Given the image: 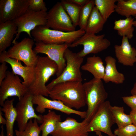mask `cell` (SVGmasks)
Here are the masks:
<instances>
[{"label":"cell","mask_w":136,"mask_h":136,"mask_svg":"<svg viewBox=\"0 0 136 136\" xmlns=\"http://www.w3.org/2000/svg\"><path fill=\"white\" fill-rule=\"evenodd\" d=\"M49 96L52 100L60 101L72 109L78 110L86 105L82 81H66L57 84L49 91Z\"/></svg>","instance_id":"cell-1"},{"label":"cell","mask_w":136,"mask_h":136,"mask_svg":"<svg viewBox=\"0 0 136 136\" xmlns=\"http://www.w3.org/2000/svg\"><path fill=\"white\" fill-rule=\"evenodd\" d=\"M58 67L56 63L47 56H39L35 66V77L28 87L33 96H48L49 91L46 84L50 78L56 74Z\"/></svg>","instance_id":"cell-2"},{"label":"cell","mask_w":136,"mask_h":136,"mask_svg":"<svg viewBox=\"0 0 136 136\" xmlns=\"http://www.w3.org/2000/svg\"><path fill=\"white\" fill-rule=\"evenodd\" d=\"M87 109L86 118L83 121L88 124L101 105L108 98L106 91L101 79L94 78L83 84Z\"/></svg>","instance_id":"cell-3"},{"label":"cell","mask_w":136,"mask_h":136,"mask_svg":"<svg viewBox=\"0 0 136 136\" xmlns=\"http://www.w3.org/2000/svg\"><path fill=\"white\" fill-rule=\"evenodd\" d=\"M85 30L80 29L71 32L51 29L45 26L36 27L31 32L36 42L49 44H66L69 46L83 36Z\"/></svg>","instance_id":"cell-4"},{"label":"cell","mask_w":136,"mask_h":136,"mask_svg":"<svg viewBox=\"0 0 136 136\" xmlns=\"http://www.w3.org/2000/svg\"><path fill=\"white\" fill-rule=\"evenodd\" d=\"M66 66L61 74L52 80L46 85L49 91L56 84L66 81H82L83 79L80 71L84 58L79 56L77 53L73 52L68 48L64 54Z\"/></svg>","instance_id":"cell-5"},{"label":"cell","mask_w":136,"mask_h":136,"mask_svg":"<svg viewBox=\"0 0 136 136\" xmlns=\"http://www.w3.org/2000/svg\"><path fill=\"white\" fill-rule=\"evenodd\" d=\"M111 106L108 100L106 101L101 105L87 124L86 127L87 132L99 131L109 136H116L111 130L112 126L115 123L110 109Z\"/></svg>","instance_id":"cell-6"},{"label":"cell","mask_w":136,"mask_h":136,"mask_svg":"<svg viewBox=\"0 0 136 136\" xmlns=\"http://www.w3.org/2000/svg\"><path fill=\"white\" fill-rule=\"evenodd\" d=\"M47 12H35L28 9L22 15L13 21L16 25L17 30L15 37L13 40V44L19 38L21 33H26L32 39L31 32L36 27L46 26L47 22Z\"/></svg>","instance_id":"cell-7"},{"label":"cell","mask_w":136,"mask_h":136,"mask_svg":"<svg viewBox=\"0 0 136 136\" xmlns=\"http://www.w3.org/2000/svg\"><path fill=\"white\" fill-rule=\"evenodd\" d=\"M105 36L104 34L96 35L85 33L69 47L73 48L82 45L83 49L77 53L82 57H84L90 54H96L107 49L110 45V41Z\"/></svg>","instance_id":"cell-8"},{"label":"cell","mask_w":136,"mask_h":136,"mask_svg":"<svg viewBox=\"0 0 136 136\" xmlns=\"http://www.w3.org/2000/svg\"><path fill=\"white\" fill-rule=\"evenodd\" d=\"M34 40L26 38L14 44L7 51L10 57L23 62L25 66H34L39 55L32 49Z\"/></svg>","instance_id":"cell-9"},{"label":"cell","mask_w":136,"mask_h":136,"mask_svg":"<svg viewBox=\"0 0 136 136\" xmlns=\"http://www.w3.org/2000/svg\"><path fill=\"white\" fill-rule=\"evenodd\" d=\"M0 87V105L2 107L9 97L16 96L19 99L29 91L28 88L22 84L18 76L9 71H7Z\"/></svg>","instance_id":"cell-10"},{"label":"cell","mask_w":136,"mask_h":136,"mask_svg":"<svg viewBox=\"0 0 136 136\" xmlns=\"http://www.w3.org/2000/svg\"><path fill=\"white\" fill-rule=\"evenodd\" d=\"M33 96L29 91L19 99L15 107L17 113L16 121L19 131L24 130L30 119H37L38 123H42L43 122V116L37 115L35 112L32 101Z\"/></svg>","instance_id":"cell-11"},{"label":"cell","mask_w":136,"mask_h":136,"mask_svg":"<svg viewBox=\"0 0 136 136\" xmlns=\"http://www.w3.org/2000/svg\"><path fill=\"white\" fill-rule=\"evenodd\" d=\"M45 26L64 32L76 30V27L60 2L56 3L47 12V22Z\"/></svg>","instance_id":"cell-12"},{"label":"cell","mask_w":136,"mask_h":136,"mask_svg":"<svg viewBox=\"0 0 136 136\" xmlns=\"http://www.w3.org/2000/svg\"><path fill=\"white\" fill-rule=\"evenodd\" d=\"M35 45L33 50L37 54L39 53L46 54L56 63L58 67L56 75L57 77L59 76L66 65L64 54L69 45L66 44H49L42 42H36Z\"/></svg>","instance_id":"cell-13"},{"label":"cell","mask_w":136,"mask_h":136,"mask_svg":"<svg viewBox=\"0 0 136 136\" xmlns=\"http://www.w3.org/2000/svg\"><path fill=\"white\" fill-rule=\"evenodd\" d=\"M28 0H1L0 23L13 21L27 10Z\"/></svg>","instance_id":"cell-14"},{"label":"cell","mask_w":136,"mask_h":136,"mask_svg":"<svg viewBox=\"0 0 136 136\" xmlns=\"http://www.w3.org/2000/svg\"><path fill=\"white\" fill-rule=\"evenodd\" d=\"M32 103L37 105L36 110L40 113L43 114L46 109H54L64 113L67 115L74 114L79 116L81 118L85 119L86 112L76 110L69 108L60 101L50 100L41 95L33 96Z\"/></svg>","instance_id":"cell-15"},{"label":"cell","mask_w":136,"mask_h":136,"mask_svg":"<svg viewBox=\"0 0 136 136\" xmlns=\"http://www.w3.org/2000/svg\"><path fill=\"white\" fill-rule=\"evenodd\" d=\"M87 124L83 121L79 122L73 118L67 117L64 121L58 122L55 130L50 134L52 136H82L88 134L86 130Z\"/></svg>","instance_id":"cell-16"},{"label":"cell","mask_w":136,"mask_h":136,"mask_svg":"<svg viewBox=\"0 0 136 136\" xmlns=\"http://www.w3.org/2000/svg\"><path fill=\"white\" fill-rule=\"evenodd\" d=\"M3 62L9 63L11 67L13 73L22 78L23 84L28 88L29 86L34 79L35 66H23L21 61L9 57L6 51L0 53V62Z\"/></svg>","instance_id":"cell-17"},{"label":"cell","mask_w":136,"mask_h":136,"mask_svg":"<svg viewBox=\"0 0 136 136\" xmlns=\"http://www.w3.org/2000/svg\"><path fill=\"white\" fill-rule=\"evenodd\" d=\"M126 37H123L121 45L114 46L116 57L119 63L124 66H133L136 62V49L132 47Z\"/></svg>","instance_id":"cell-18"},{"label":"cell","mask_w":136,"mask_h":136,"mask_svg":"<svg viewBox=\"0 0 136 136\" xmlns=\"http://www.w3.org/2000/svg\"><path fill=\"white\" fill-rule=\"evenodd\" d=\"M106 65L105 73L103 80L105 82H110L116 84L122 83L125 80L123 74L117 71L116 65V60L112 56H108L105 59Z\"/></svg>","instance_id":"cell-19"},{"label":"cell","mask_w":136,"mask_h":136,"mask_svg":"<svg viewBox=\"0 0 136 136\" xmlns=\"http://www.w3.org/2000/svg\"><path fill=\"white\" fill-rule=\"evenodd\" d=\"M17 28L13 21L0 23V53L6 51L12 43Z\"/></svg>","instance_id":"cell-20"},{"label":"cell","mask_w":136,"mask_h":136,"mask_svg":"<svg viewBox=\"0 0 136 136\" xmlns=\"http://www.w3.org/2000/svg\"><path fill=\"white\" fill-rule=\"evenodd\" d=\"M101 58L95 55L88 57L86 63L81 67L83 70L91 73L94 78L103 79L105 73V67Z\"/></svg>","instance_id":"cell-21"},{"label":"cell","mask_w":136,"mask_h":136,"mask_svg":"<svg viewBox=\"0 0 136 136\" xmlns=\"http://www.w3.org/2000/svg\"><path fill=\"white\" fill-rule=\"evenodd\" d=\"M14 99L6 100L0 110L4 113L6 121V136H14L13 128L16 121L17 113L13 105Z\"/></svg>","instance_id":"cell-22"},{"label":"cell","mask_w":136,"mask_h":136,"mask_svg":"<svg viewBox=\"0 0 136 136\" xmlns=\"http://www.w3.org/2000/svg\"><path fill=\"white\" fill-rule=\"evenodd\" d=\"M43 122L39 126L41 136H47L55 130L57 123L61 121V116L50 110L43 116Z\"/></svg>","instance_id":"cell-23"},{"label":"cell","mask_w":136,"mask_h":136,"mask_svg":"<svg viewBox=\"0 0 136 136\" xmlns=\"http://www.w3.org/2000/svg\"><path fill=\"white\" fill-rule=\"evenodd\" d=\"M106 22L95 6L88 21L86 33L95 34L103 30Z\"/></svg>","instance_id":"cell-24"},{"label":"cell","mask_w":136,"mask_h":136,"mask_svg":"<svg viewBox=\"0 0 136 136\" xmlns=\"http://www.w3.org/2000/svg\"><path fill=\"white\" fill-rule=\"evenodd\" d=\"M134 21V18L131 16L115 20L114 23V29L117 31L118 34L120 36L126 37L130 39L133 36Z\"/></svg>","instance_id":"cell-25"},{"label":"cell","mask_w":136,"mask_h":136,"mask_svg":"<svg viewBox=\"0 0 136 136\" xmlns=\"http://www.w3.org/2000/svg\"><path fill=\"white\" fill-rule=\"evenodd\" d=\"M115 12L126 17L136 16V0H118Z\"/></svg>","instance_id":"cell-26"},{"label":"cell","mask_w":136,"mask_h":136,"mask_svg":"<svg viewBox=\"0 0 136 136\" xmlns=\"http://www.w3.org/2000/svg\"><path fill=\"white\" fill-rule=\"evenodd\" d=\"M117 0H94L95 6L106 22L110 16L115 12L116 7L115 3Z\"/></svg>","instance_id":"cell-27"},{"label":"cell","mask_w":136,"mask_h":136,"mask_svg":"<svg viewBox=\"0 0 136 136\" xmlns=\"http://www.w3.org/2000/svg\"><path fill=\"white\" fill-rule=\"evenodd\" d=\"M110 109L118 127H121L132 124L129 114H125L123 107L111 106Z\"/></svg>","instance_id":"cell-28"},{"label":"cell","mask_w":136,"mask_h":136,"mask_svg":"<svg viewBox=\"0 0 136 136\" xmlns=\"http://www.w3.org/2000/svg\"><path fill=\"white\" fill-rule=\"evenodd\" d=\"M60 3L74 25H78L80 12L82 7L70 2L62 0Z\"/></svg>","instance_id":"cell-29"},{"label":"cell","mask_w":136,"mask_h":136,"mask_svg":"<svg viewBox=\"0 0 136 136\" xmlns=\"http://www.w3.org/2000/svg\"><path fill=\"white\" fill-rule=\"evenodd\" d=\"M95 6L94 0H89L86 4L82 7L78 25L80 29L85 31L88 21Z\"/></svg>","instance_id":"cell-30"},{"label":"cell","mask_w":136,"mask_h":136,"mask_svg":"<svg viewBox=\"0 0 136 136\" xmlns=\"http://www.w3.org/2000/svg\"><path fill=\"white\" fill-rule=\"evenodd\" d=\"M37 120L34 119L29 120L23 131L16 130L15 132L16 136H40L41 131L38 125Z\"/></svg>","instance_id":"cell-31"},{"label":"cell","mask_w":136,"mask_h":136,"mask_svg":"<svg viewBox=\"0 0 136 136\" xmlns=\"http://www.w3.org/2000/svg\"><path fill=\"white\" fill-rule=\"evenodd\" d=\"M116 136H136V127L132 124L115 129Z\"/></svg>","instance_id":"cell-32"},{"label":"cell","mask_w":136,"mask_h":136,"mask_svg":"<svg viewBox=\"0 0 136 136\" xmlns=\"http://www.w3.org/2000/svg\"><path fill=\"white\" fill-rule=\"evenodd\" d=\"M28 9L37 12L41 11L47 12V9L45 3L43 0H28Z\"/></svg>","instance_id":"cell-33"},{"label":"cell","mask_w":136,"mask_h":136,"mask_svg":"<svg viewBox=\"0 0 136 136\" xmlns=\"http://www.w3.org/2000/svg\"><path fill=\"white\" fill-rule=\"evenodd\" d=\"M122 98L124 103L130 108L131 110H136V95L124 96Z\"/></svg>","instance_id":"cell-34"},{"label":"cell","mask_w":136,"mask_h":136,"mask_svg":"<svg viewBox=\"0 0 136 136\" xmlns=\"http://www.w3.org/2000/svg\"><path fill=\"white\" fill-rule=\"evenodd\" d=\"M0 65V84L5 78L8 68L6 65L7 63L3 62Z\"/></svg>","instance_id":"cell-35"},{"label":"cell","mask_w":136,"mask_h":136,"mask_svg":"<svg viewBox=\"0 0 136 136\" xmlns=\"http://www.w3.org/2000/svg\"><path fill=\"white\" fill-rule=\"evenodd\" d=\"M70 2L82 7L85 5L89 0H68Z\"/></svg>","instance_id":"cell-36"},{"label":"cell","mask_w":136,"mask_h":136,"mask_svg":"<svg viewBox=\"0 0 136 136\" xmlns=\"http://www.w3.org/2000/svg\"><path fill=\"white\" fill-rule=\"evenodd\" d=\"M129 114L131 119L132 124L136 127V110H131Z\"/></svg>","instance_id":"cell-37"},{"label":"cell","mask_w":136,"mask_h":136,"mask_svg":"<svg viewBox=\"0 0 136 136\" xmlns=\"http://www.w3.org/2000/svg\"><path fill=\"white\" fill-rule=\"evenodd\" d=\"M2 111L0 110V124L2 125H6V121L5 119L2 116Z\"/></svg>","instance_id":"cell-38"},{"label":"cell","mask_w":136,"mask_h":136,"mask_svg":"<svg viewBox=\"0 0 136 136\" xmlns=\"http://www.w3.org/2000/svg\"><path fill=\"white\" fill-rule=\"evenodd\" d=\"M132 95H136V82L133 85V86L130 91Z\"/></svg>","instance_id":"cell-39"},{"label":"cell","mask_w":136,"mask_h":136,"mask_svg":"<svg viewBox=\"0 0 136 136\" xmlns=\"http://www.w3.org/2000/svg\"><path fill=\"white\" fill-rule=\"evenodd\" d=\"M1 130L0 135V136H4V128L3 125H2L1 126Z\"/></svg>","instance_id":"cell-40"},{"label":"cell","mask_w":136,"mask_h":136,"mask_svg":"<svg viewBox=\"0 0 136 136\" xmlns=\"http://www.w3.org/2000/svg\"><path fill=\"white\" fill-rule=\"evenodd\" d=\"M135 17L136 19L133 21V26L136 27V16H135Z\"/></svg>","instance_id":"cell-41"},{"label":"cell","mask_w":136,"mask_h":136,"mask_svg":"<svg viewBox=\"0 0 136 136\" xmlns=\"http://www.w3.org/2000/svg\"><path fill=\"white\" fill-rule=\"evenodd\" d=\"M98 135L99 136H103V135H102V134H101V133H99V134H98Z\"/></svg>","instance_id":"cell-42"},{"label":"cell","mask_w":136,"mask_h":136,"mask_svg":"<svg viewBox=\"0 0 136 136\" xmlns=\"http://www.w3.org/2000/svg\"><path fill=\"white\" fill-rule=\"evenodd\" d=\"M88 134H85V135H84L82 136H89L88 135Z\"/></svg>","instance_id":"cell-43"},{"label":"cell","mask_w":136,"mask_h":136,"mask_svg":"<svg viewBox=\"0 0 136 136\" xmlns=\"http://www.w3.org/2000/svg\"></svg>","instance_id":"cell-44"}]
</instances>
